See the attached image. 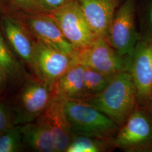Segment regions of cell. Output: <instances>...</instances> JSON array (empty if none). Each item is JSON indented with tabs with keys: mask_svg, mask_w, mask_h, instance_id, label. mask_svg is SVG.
Wrapping results in <instances>:
<instances>
[{
	"mask_svg": "<svg viewBox=\"0 0 152 152\" xmlns=\"http://www.w3.org/2000/svg\"><path fill=\"white\" fill-rule=\"evenodd\" d=\"M98 109L121 127L137 105L136 88L130 73L113 76L102 91L82 100Z\"/></svg>",
	"mask_w": 152,
	"mask_h": 152,
	"instance_id": "obj_1",
	"label": "cell"
},
{
	"mask_svg": "<svg viewBox=\"0 0 152 152\" xmlns=\"http://www.w3.org/2000/svg\"><path fill=\"white\" fill-rule=\"evenodd\" d=\"M65 110L73 136L112 139L120 130L108 115L82 101L66 99Z\"/></svg>",
	"mask_w": 152,
	"mask_h": 152,
	"instance_id": "obj_2",
	"label": "cell"
},
{
	"mask_svg": "<svg viewBox=\"0 0 152 152\" xmlns=\"http://www.w3.org/2000/svg\"><path fill=\"white\" fill-rule=\"evenodd\" d=\"M19 88L9 103L15 125H22L37 120L47 108L54 95V88L30 75Z\"/></svg>",
	"mask_w": 152,
	"mask_h": 152,
	"instance_id": "obj_3",
	"label": "cell"
},
{
	"mask_svg": "<svg viewBox=\"0 0 152 152\" xmlns=\"http://www.w3.org/2000/svg\"><path fill=\"white\" fill-rule=\"evenodd\" d=\"M112 140L125 152H152V117L148 110L137 105Z\"/></svg>",
	"mask_w": 152,
	"mask_h": 152,
	"instance_id": "obj_4",
	"label": "cell"
},
{
	"mask_svg": "<svg viewBox=\"0 0 152 152\" xmlns=\"http://www.w3.org/2000/svg\"><path fill=\"white\" fill-rule=\"evenodd\" d=\"M72 55L75 63L108 75L128 71L130 56L119 54L103 37H97L88 48L75 50Z\"/></svg>",
	"mask_w": 152,
	"mask_h": 152,
	"instance_id": "obj_5",
	"label": "cell"
},
{
	"mask_svg": "<svg viewBox=\"0 0 152 152\" xmlns=\"http://www.w3.org/2000/svg\"><path fill=\"white\" fill-rule=\"evenodd\" d=\"M50 15L75 50L89 47L98 37L75 0L68 2Z\"/></svg>",
	"mask_w": 152,
	"mask_h": 152,
	"instance_id": "obj_6",
	"label": "cell"
},
{
	"mask_svg": "<svg viewBox=\"0 0 152 152\" xmlns=\"http://www.w3.org/2000/svg\"><path fill=\"white\" fill-rule=\"evenodd\" d=\"M134 0H124L109 28L106 39L122 56H130L141 39L136 31Z\"/></svg>",
	"mask_w": 152,
	"mask_h": 152,
	"instance_id": "obj_7",
	"label": "cell"
},
{
	"mask_svg": "<svg viewBox=\"0 0 152 152\" xmlns=\"http://www.w3.org/2000/svg\"><path fill=\"white\" fill-rule=\"evenodd\" d=\"M128 72L136 88L137 105L147 109L152 95V38L140 39L130 56Z\"/></svg>",
	"mask_w": 152,
	"mask_h": 152,
	"instance_id": "obj_8",
	"label": "cell"
},
{
	"mask_svg": "<svg viewBox=\"0 0 152 152\" xmlns=\"http://www.w3.org/2000/svg\"><path fill=\"white\" fill-rule=\"evenodd\" d=\"M75 63L72 54H66L36 39L32 75L54 88L57 81Z\"/></svg>",
	"mask_w": 152,
	"mask_h": 152,
	"instance_id": "obj_9",
	"label": "cell"
},
{
	"mask_svg": "<svg viewBox=\"0 0 152 152\" xmlns=\"http://www.w3.org/2000/svg\"><path fill=\"white\" fill-rule=\"evenodd\" d=\"M1 31L7 44L17 58L32 71L36 39L24 22L11 16L2 17Z\"/></svg>",
	"mask_w": 152,
	"mask_h": 152,
	"instance_id": "obj_10",
	"label": "cell"
},
{
	"mask_svg": "<svg viewBox=\"0 0 152 152\" xmlns=\"http://www.w3.org/2000/svg\"><path fill=\"white\" fill-rule=\"evenodd\" d=\"M24 23L36 39L66 54L74 53L75 49L50 14H29Z\"/></svg>",
	"mask_w": 152,
	"mask_h": 152,
	"instance_id": "obj_11",
	"label": "cell"
},
{
	"mask_svg": "<svg viewBox=\"0 0 152 152\" xmlns=\"http://www.w3.org/2000/svg\"><path fill=\"white\" fill-rule=\"evenodd\" d=\"M65 98L54 94L44 114L49 124L55 152H65L73 137L65 110Z\"/></svg>",
	"mask_w": 152,
	"mask_h": 152,
	"instance_id": "obj_12",
	"label": "cell"
},
{
	"mask_svg": "<svg viewBox=\"0 0 152 152\" xmlns=\"http://www.w3.org/2000/svg\"><path fill=\"white\" fill-rule=\"evenodd\" d=\"M92 31L106 38L115 11L124 0H75Z\"/></svg>",
	"mask_w": 152,
	"mask_h": 152,
	"instance_id": "obj_13",
	"label": "cell"
},
{
	"mask_svg": "<svg viewBox=\"0 0 152 152\" xmlns=\"http://www.w3.org/2000/svg\"><path fill=\"white\" fill-rule=\"evenodd\" d=\"M25 150L34 152H55L49 124L42 114L33 122L20 125Z\"/></svg>",
	"mask_w": 152,
	"mask_h": 152,
	"instance_id": "obj_14",
	"label": "cell"
},
{
	"mask_svg": "<svg viewBox=\"0 0 152 152\" xmlns=\"http://www.w3.org/2000/svg\"><path fill=\"white\" fill-rule=\"evenodd\" d=\"M84 66L75 63L54 85V92L67 100L82 101L88 98L83 80Z\"/></svg>",
	"mask_w": 152,
	"mask_h": 152,
	"instance_id": "obj_15",
	"label": "cell"
},
{
	"mask_svg": "<svg viewBox=\"0 0 152 152\" xmlns=\"http://www.w3.org/2000/svg\"><path fill=\"white\" fill-rule=\"evenodd\" d=\"M0 66L7 77L9 88L20 87L29 77L25 65L12 52L0 30Z\"/></svg>",
	"mask_w": 152,
	"mask_h": 152,
	"instance_id": "obj_16",
	"label": "cell"
},
{
	"mask_svg": "<svg viewBox=\"0 0 152 152\" xmlns=\"http://www.w3.org/2000/svg\"><path fill=\"white\" fill-rule=\"evenodd\" d=\"M115 149L112 139L73 135L65 152H107Z\"/></svg>",
	"mask_w": 152,
	"mask_h": 152,
	"instance_id": "obj_17",
	"label": "cell"
},
{
	"mask_svg": "<svg viewBox=\"0 0 152 152\" xmlns=\"http://www.w3.org/2000/svg\"><path fill=\"white\" fill-rule=\"evenodd\" d=\"M114 76L105 75L84 66L83 80L88 97L102 91L107 86Z\"/></svg>",
	"mask_w": 152,
	"mask_h": 152,
	"instance_id": "obj_18",
	"label": "cell"
},
{
	"mask_svg": "<svg viewBox=\"0 0 152 152\" xmlns=\"http://www.w3.org/2000/svg\"><path fill=\"white\" fill-rule=\"evenodd\" d=\"M24 150L20 125H15L0 136V152H20Z\"/></svg>",
	"mask_w": 152,
	"mask_h": 152,
	"instance_id": "obj_19",
	"label": "cell"
},
{
	"mask_svg": "<svg viewBox=\"0 0 152 152\" xmlns=\"http://www.w3.org/2000/svg\"><path fill=\"white\" fill-rule=\"evenodd\" d=\"M15 125L13 112L9 102L0 99V136Z\"/></svg>",
	"mask_w": 152,
	"mask_h": 152,
	"instance_id": "obj_20",
	"label": "cell"
},
{
	"mask_svg": "<svg viewBox=\"0 0 152 152\" xmlns=\"http://www.w3.org/2000/svg\"><path fill=\"white\" fill-rule=\"evenodd\" d=\"M16 8L27 14H50L37 0H10Z\"/></svg>",
	"mask_w": 152,
	"mask_h": 152,
	"instance_id": "obj_21",
	"label": "cell"
},
{
	"mask_svg": "<svg viewBox=\"0 0 152 152\" xmlns=\"http://www.w3.org/2000/svg\"><path fill=\"white\" fill-rule=\"evenodd\" d=\"M50 14L56 11L71 0H37Z\"/></svg>",
	"mask_w": 152,
	"mask_h": 152,
	"instance_id": "obj_22",
	"label": "cell"
},
{
	"mask_svg": "<svg viewBox=\"0 0 152 152\" xmlns=\"http://www.w3.org/2000/svg\"><path fill=\"white\" fill-rule=\"evenodd\" d=\"M9 88L7 77L4 70L0 66V99L4 98Z\"/></svg>",
	"mask_w": 152,
	"mask_h": 152,
	"instance_id": "obj_23",
	"label": "cell"
},
{
	"mask_svg": "<svg viewBox=\"0 0 152 152\" xmlns=\"http://www.w3.org/2000/svg\"><path fill=\"white\" fill-rule=\"evenodd\" d=\"M146 109L148 110V112L149 113V114H151V115L152 116V95L151 99V100H150V102L149 104L148 105V107Z\"/></svg>",
	"mask_w": 152,
	"mask_h": 152,
	"instance_id": "obj_24",
	"label": "cell"
},
{
	"mask_svg": "<svg viewBox=\"0 0 152 152\" xmlns=\"http://www.w3.org/2000/svg\"><path fill=\"white\" fill-rule=\"evenodd\" d=\"M149 22H150V26L152 31V6L151 10V12H150V18H149ZM150 37L152 38V34L149 36V37Z\"/></svg>",
	"mask_w": 152,
	"mask_h": 152,
	"instance_id": "obj_25",
	"label": "cell"
},
{
	"mask_svg": "<svg viewBox=\"0 0 152 152\" xmlns=\"http://www.w3.org/2000/svg\"><path fill=\"white\" fill-rule=\"evenodd\" d=\"M2 1L3 0H0V7H1V6H2Z\"/></svg>",
	"mask_w": 152,
	"mask_h": 152,
	"instance_id": "obj_26",
	"label": "cell"
}]
</instances>
